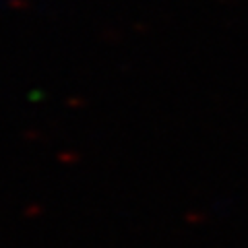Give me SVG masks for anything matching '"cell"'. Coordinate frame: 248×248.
<instances>
[]
</instances>
